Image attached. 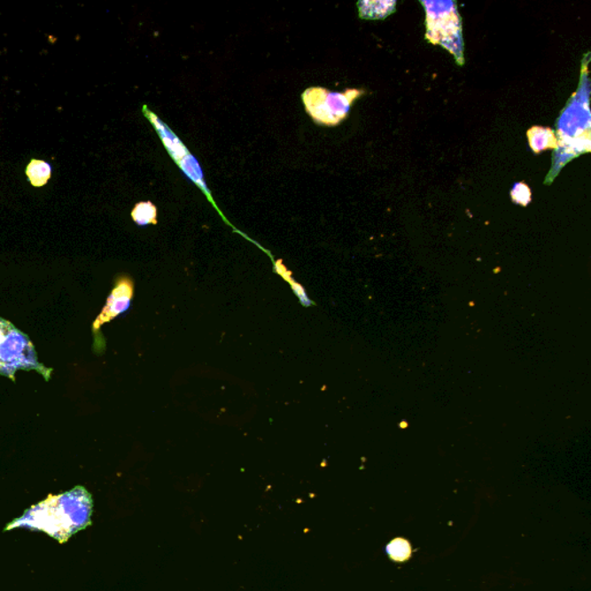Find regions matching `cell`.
Listing matches in <instances>:
<instances>
[{
	"mask_svg": "<svg viewBox=\"0 0 591 591\" xmlns=\"http://www.w3.org/2000/svg\"><path fill=\"white\" fill-rule=\"evenodd\" d=\"M387 554L394 562H406L411 556L409 541L403 539H395L387 545Z\"/></svg>",
	"mask_w": 591,
	"mask_h": 591,
	"instance_id": "obj_6",
	"label": "cell"
},
{
	"mask_svg": "<svg viewBox=\"0 0 591 591\" xmlns=\"http://www.w3.org/2000/svg\"><path fill=\"white\" fill-rule=\"evenodd\" d=\"M132 219L139 226L156 224V207L152 202H139L132 211Z\"/></svg>",
	"mask_w": 591,
	"mask_h": 591,
	"instance_id": "obj_5",
	"label": "cell"
},
{
	"mask_svg": "<svg viewBox=\"0 0 591 591\" xmlns=\"http://www.w3.org/2000/svg\"><path fill=\"white\" fill-rule=\"evenodd\" d=\"M348 94L330 93L319 87L304 91L303 102L307 112L316 124L337 125L348 113Z\"/></svg>",
	"mask_w": 591,
	"mask_h": 591,
	"instance_id": "obj_2",
	"label": "cell"
},
{
	"mask_svg": "<svg viewBox=\"0 0 591 591\" xmlns=\"http://www.w3.org/2000/svg\"><path fill=\"white\" fill-rule=\"evenodd\" d=\"M133 290H135V285L131 278L128 276L118 278L116 285L106 300L105 307H103L101 315L93 323L95 335L105 323L112 322L116 316L128 310L132 303Z\"/></svg>",
	"mask_w": 591,
	"mask_h": 591,
	"instance_id": "obj_3",
	"label": "cell"
},
{
	"mask_svg": "<svg viewBox=\"0 0 591 591\" xmlns=\"http://www.w3.org/2000/svg\"><path fill=\"white\" fill-rule=\"evenodd\" d=\"M51 166L42 159H32L26 167V175L34 188H42L51 177Z\"/></svg>",
	"mask_w": 591,
	"mask_h": 591,
	"instance_id": "obj_4",
	"label": "cell"
},
{
	"mask_svg": "<svg viewBox=\"0 0 591 591\" xmlns=\"http://www.w3.org/2000/svg\"><path fill=\"white\" fill-rule=\"evenodd\" d=\"M19 369L40 372L45 380L51 379L52 369L45 368L37 360L30 338L17 327L0 318V375L15 381Z\"/></svg>",
	"mask_w": 591,
	"mask_h": 591,
	"instance_id": "obj_1",
	"label": "cell"
}]
</instances>
